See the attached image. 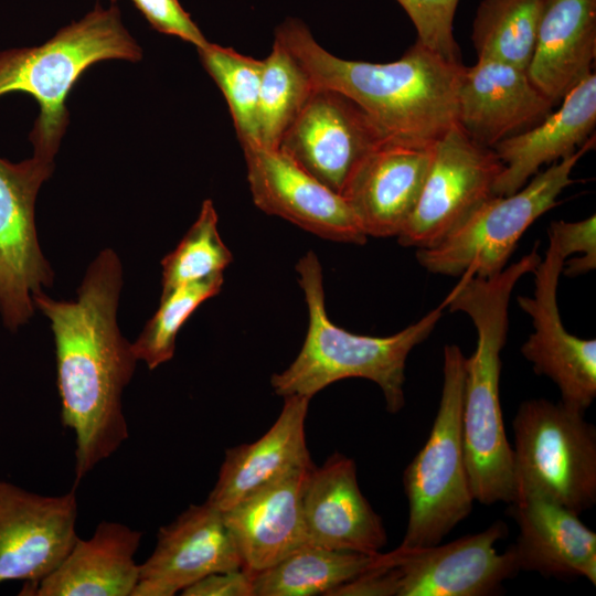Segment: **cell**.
<instances>
[{
	"mask_svg": "<svg viewBox=\"0 0 596 596\" xmlns=\"http://www.w3.org/2000/svg\"><path fill=\"white\" fill-rule=\"evenodd\" d=\"M315 85L294 55L275 39L270 53L263 60L258 99L259 143L278 148Z\"/></svg>",
	"mask_w": 596,
	"mask_h": 596,
	"instance_id": "28",
	"label": "cell"
},
{
	"mask_svg": "<svg viewBox=\"0 0 596 596\" xmlns=\"http://www.w3.org/2000/svg\"><path fill=\"white\" fill-rule=\"evenodd\" d=\"M131 1L157 31L178 36L192 43L196 49L209 44V41L178 0Z\"/></svg>",
	"mask_w": 596,
	"mask_h": 596,
	"instance_id": "34",
	"label": "cell"
},
{
	"mask_svg": "<svg viewBox=\"0 0 596 596\" xmlns=\"http://www.w3.org/2000/svg\"><path fill=\"white\" fill-rule=\"evenodd\" d=\"M302 512L310 544L374 554L387 543L381 517L360 490L354 460L340 453L310 469Z\"/></svg>",
	"mask_w": 596,
	"mask_h": 596,
	"instance_id": "19",
	"label": "cell"
},
{
	"mask_svg": "<svg viewBox=\"0 0 596 596\" xmlns=\"http://www.w3.org/2000/svg\"><path fill=\"white\" fill-rule=\"evenodd\" d=\"M533 249L489 276L464 275L444 305L472 320L477 345L466 358L461 430L465 460L475 500L490 505L517 497L513 448L504 429L500 403V353L508 332V309L519 279L536 267Z\"/></svg>",
	"mask_w": 596,
	"mask_h": 596,
	"instance_id": "3",
	"label": "cell"
},
{
	"mask_svg": "<svg viewBox=\"0 0 596 596\" xmlns=\"http://www.w3.org/2000/svg\"><path fill=\"white\" fill-rule=\"evenodd\" d=\"M113 1H116V0H113Z\"/></svg>",
	"mask_w": 596,
	"mask_h": 596,
	"instance_id": "36",
	"label": "cell"
},
{
	"mask_svg": "<svg viewBox=\"0 0 596 596\" xmlns=\"http://www.w3.org/2000/svg\"><path fill=\"white\" fill-rule=\"evenodd\" d=\"M595 146L590 136L570 156L538 172L510 195H493L437 245L417 249L432 274L489 277L500 273L530 225L557 204L578 160Z\"/></svg>",
	"mask_w": 596,
	"mask_h": 596,
	"instance_id": "7",
	"label": "cell"
},
{
	"mask_svg": "<svg viewBox=\"0 0 596 596\" xmlns=\"http://www.w3.org/2000/svg\"><path fill=\"white\" fill-rule=\"evenodd\" d=\"M296 269L308 309V329L297 358L286 370L272 375L270 385L275 393L283 397L311 398L334 382L360 377L380 386L387 412H400L405 405L407 356L430 334L443 317L445 305L394 334H356L338 327L328 317L318 256L312 251L307 252Z\"/></svg>",
	"mask_w": 596,
	"mask_h": 596,
	"instance_id": "4",
	"label": "cell"
},
{
	"mask_svg": "<svg viewBox=\"0 0 596 596\" xmlns=\"http://www.w3.org/2000/svg\"><path fill=\"white\" fill-rule=\"evenodd\" d=\"M417 31V40L451 60H461L453 23L459 0H396Z\"/></svg>",
	"mask_w": 596,
	"mask_h": 596,
	"instance_id": "32",
	"label": "cell"
},
{
	"mask_svg": "<svg viewBox=\"0 0 596 596\" xmlns=\"http://www.w3.org/2000/svg\"><path fill=\"white\" fill-rule=\"evenodd\" d=\"M75 488L43 496L0 480V584H34L66 557L76 534Z\"/></svg>",
	"mask_w": 596,
	"mask_h": 596,
	"instance_id": "15",
	"label": "cell"
},
{
	"mask_svg": "<svg viewBox=\"0 0 596 596\" xmlns=\"http://www.w3.org/2000/svg\"><path fill=\"white\" fill-rule=\"evenodd\" d=\"M366 554L306 543L275 565L253 573L255 596L327 595L381 564Z\"/></svg>",
	"mask_w": 596,
	"mask_h": 596,
	"instance_id": "26",
	"label": "cell"
},
{
	"mask_svg": "<svg viewBox=\"0 0 596 596\" xmlns=\"http://www.w3.org/2000/svg\"><path fill=\"white\" fill-rule=\"evenodd\" d=\"M555 105L525 70L487 57L466 66L458 92V125L477 143L498 142L544 119Z\"/></svg>",
	"mask_w": 596,
	"mask_h": 596,
	"instance_id": "18",
	"label": "cell"
},
{
	"mask_svg": "<svg viewBox=\"0 0 596 596\" xmlns=\"http://www.w3.org/2000/svg\"><path fill=\"white\" fill-rule=\"evenodd\" d=\"M53 169V160L34 153L19 163L0 158V315L12 332L33 317L32 296L54 281L34 216L38 192Z\"/></svg>",
	"mask_w": 596,
	"mask_h": 596,
	"instance_id": "9",
	"label": "cell"
},
{
	"mask_svg": "<svg viewBox=\"0 0 596 596\" xmlns=\"http://www.w3.org/2000/svg\"><path fill=\"white\" fill-rule=\"evenodd\" d=\"M255 205L321 238L363 245L360 228L344 198L321 183L279 148L242 146Z\"/></svg>",
	"mask_w": 596,
	"mask_h": 596,
	"instance_id": "14",
	"label": "cell"
},
{
	"mask_svg": "<svg viewBox=\"0 0 596 596\" xmlns=\"http://www.w3.org/2000/svg\"><path fill=\"white\" fill-rule=\"evenodd\" d=\"M465 372L461 349L445 345L438 411L425 445L403 473L408 521L402 546L439 544L472 510L461 430Z\"/></svg>",
	"mask_w": 596,
	"mask_h": 596,
	"instance_id": "6",
	"label": "cell"
},
{
	"mask_svg": "<svg viewBox=\"0 0 596 596\" xmlns=\"http://www.w3.org/2000/svg\"><path fill=\"white\" fill-rule=\"evenodd\" d=\"M213 202L202 203L195 222L161 260L162 291L223 274L233 256L221 238Z\"/></svg>",
	"mask_w": 596,
	"mask_h": 596,
	"instance_id": "31",
	"label": "cell"
},
{
	"mask_svg": "<svg viewBox=\"0 0 596 596\" xmlns=\"http://www.w3.org/2000/svg\"><path fill=\"white\" fill-rule=\"evenodd\" d=\"M509 505L519 526L512 547L520 571L596 584V533L578 514L531 489H519Z\"/></svg>",
	"mask_w": 596,
	"mask_h": 596,
	"instance_id": "20",
	"label": "cell"
},
{
	"mask_svg": "<svg viewBox=\"0 0 596 596\" xmlns=\"http://www.w3.org/2000/svg\"><path fill=\"white\" fill-rule=\"evenodd\" d=\"M503 169L493 149L473 141L454 125L434 145L419 199L396 236L404 247L430 248L493 196Z\"/></svg>",
	"mask_w": 596,
	"mask_h": 596,
	"instance_id": "10",
	"label": "cell"
},
{
	"mask_svg": "<svg viewBox=\"0 0 596 596\" xmlns=\"http://www.w3.org/2000/svg\"><path fill=\"white\" fill-rule=\"evenodd\" d=\"M184 596H255L253 572L242 567L212 573L182 593Z\"/></svg>",
	"mask_w": 596,
	"mask_h": 596,
	"instance_id": "35",
	"label": "cell"
},
{
	"mask_svg": "<svg viewBox=\"0 0 596 596\" xmlns=\"http://www.w3.org/2000/svg\"><path fill=\"white\" fill-rule=\"evenodd\" d=\"M544 3L545 0H482L471 35L478 57L499 60L526 71Z\"/></svg>",
	"mask_w": 596,
	"mask_h": 596,
	"instance_id": "27",
	"label": "cell"
},
{
	"mask_svg": "<svg viewBox=\"0 0 596 596\" xmlns=\"http://www.w3.org/2000/svg\"><path fill=\"white\" fill-rule=\"evenodd\" d=\"M564 262L565 257L549 238L544 258L532 272L533 296L517 298L533 324L521 353L536 374L556 384L564 405L585 412L596 397V340L570 333L562 322L556 295Z\"/></svg>",
	"mask_w": 596,
	"mask_h": 596,
	"instance_id": "12",
	"label": "cell"
},
{
	"mask_svg": "<svg viewBox=\"0 0 596 596\" xmlns=\"http://www.w3.org/2000/svg\"><path fill=\"white\" fill-rule=\"evenodd\" d=\"M313 466L285 472L223 512L244 568L263 571L308 543L302 496Z\"/></svg>",
	"mask_w": 596,
	"mask_h": 596,
	"instance_id": "21",
	"label": "cell"
},
{
	"mask_svg": "<svg viewBox=\"0 0 596 596\" xmlns=\"http://www.w3.org/2000/svg\"><path fill=\"white\" fill-rule=\"evenodd\" d=\"M121 288L120 258L104 248L88 265L75 300L44 291L32 296L54 337L62 423L75 437L76 485L129 435L121 400L138 360L117 321Z\"/></svg>",
	"mask_w": 596,
	"mask_h": 596,
	"instance_id": "1",
	"label": "cell"
},
{
	"mask_svg": "<svg viewBox=\"0 0 596 596\" xmlns=\"http://www.w3.org/2000/svg\"><path fill=\"white\" fill-rule=\"evenodd\" d=\"M434 146L383 142L354 169L341 195L366 236H397L423 190Z\"/></svg>",
	"mask_w": 596,
	"mask_h": 596,
	"instance_id": "17",
	"label": "cell"
},
{
	"mask_svg": "<svg viewBox=\"0 0 596 596\" xmlns=\"http://www.w3.org/2000/svg\"><path fill=\"white\" fill-rule=\"evenodd\" d=\"M585 412L532 398L513 419L519 489L535 490L576 514L596 502V428Z\"/></svg>",
	"mask_w": 596,
	"mask_h": 596,
	"instance_id": "8",
	"label": "cell"
},
{
	"mask_svg": "<svg viewBox=\"0 0 596 596\" xmlns=\"http://www.w3.org/2000/svg\"><path fill=\"white\" fill-rule=\"evenodd\" d=\"M140 57L118 9L96 6L43 45L0 52V96L22 92L34 97L40 115L30 140L34 155L53 160L68 124L65 100L83 72L99 61Z\"/></svg>",
	"mask_w": 596,
	"mask_h": 596,
	"instance_id": "5",
	"label": "cell"
},
{
	"mask_svg": "<svg viewBox=\"0 0 596 596\" xmlns=\"http://www.w3.org/2000/svg\"><path fill=\"white\" fill-rule=\"evenodd\" d=\"M223 281L220 274L161 292L157 311L131 343L137 360L149 370L170 361L180 329L202 302L221 291Z\"/></svg>",
	"mask_w": 596,
	"mask_h": 596,
	"instance_id": "30",
	"label": "cell"
},
{
	"mask_svg": "<svg viewBox=\"0 0 596 596\" xmlns=\"http://www.w3.org/2000/svg\"><path fill=\"white\" fill-rule=\"evenodd\" d=\"M242 567L223 512L207 501L191 504L160 528L153 552L139 565L132 596H173L212 573Z\"/></svg>",
	"mask_w": 596,
	"mask_h": 596,
	"instance_id": "16",
	"label": "cell"
},
{
	"mask_svg": "<svg viewBox=\"0 0 596 596\" xmlns=\"http://www.w3.org/2000/svg\"><path fill=\"white\" fill-rule=\"evenodd\" d=\"M596 0H545L526 73L554 105L592 72Z\"/></svg>",
	"mask_w": 596,
	"mask_h": 596,
	"instance_id": "25",
	"label": "cell"
},
{
	"mask_svg": "<svg viewBox=\"0 0 596 596\" xmlns=\"http://www.w3.org/2000/svg\"><path fill=\"white\" fill-rule=\"evenodd\" d=\"M198 52L204 68L225 97L241 145H260L258 99L263 60L211 42Z\"/></svg>",
	"mask_w": 596,
	"mask_h": 596,
	"instance_id": "29",
	"label": "cell"
},
{
	"mask_svg": "<svg viewBox=\"0 0 596 596\" xmlns=\"http://www.w3.org/2000/svg\"><path fill=\"white\" fill-rule=\"evenodd\" d=\"M284 398L279 416L259 439L225 451L217 480L206 500L220 511H227L285 472L312 465L305 432L310 398L300 395Z\"/></svg>",
	"mask_w": 596,
	"mask_h": 596,
	"instance_id": "24",
	"label": "cell"
},
{
	"mask_svg": "<svg viewBox=\"0 0 596 596\" xmlns=\"http://www.w3.org/2000/svg\"><path fill=\"white\" fill-rule=\"evenodd\" d=\"M383 142L384 136L354 102L315 86L278 148L341 194L359 163Z\"/></svg>",
	"mask_w": 596,
	"mask_h": 596,
	"instance_id": "13",
	"label": "cell"
},
{
	"mask_svg": "<svg viewBox=\"0 0 596 596\" xmlns=\"http://www.w3.org/2000/svg\"><path fill=\"white\" fill-rule=\"evenodd\" d=\"M549 238L556 244L561 254L565 257L562 274L573 277L595 269V214L577 222H552Z\"/></svg>",
	"mask_w": 596,
	"mask_h": 596,
	"instance_id": "33",
	"label": "cell"
},
{
	"mask_svg": "<svg viewBox=\"0 0 596 596\" xmlns=\"http://www.w3.org/2000/svg\"><path fill=\"white\" fill-rule=\"evenodd\" d=\"M141 535L123 523L102 521L89 539H77L56 570L38 583L24 584L20 595L132 596Z\"/></svg>",
	"mask_w": 596,
	"mask_h": 596,
	"instance_id": "23",
	"label": "cell"
},
{
	"mask_svg": "<svg viewBox=\"0 0 596 596\" xmlns=\"http://www.w3.org/2000/svg\"><path fill=\"white\" fill-rule=\"evenodd\" d=\"M508 533L504 522L449 543L426 547L400 545L392 553L397 577L396 596H487L519 571L510 545L498 553L497 543Z\"/></svg>",
	"mask_w": 596,
	"mask_h": 596,
	"instance_id": "11",
	"label": "cell"
},
{
	"mask_svg": "<svg viewBox=\"0 0 596 596\" xmlns=\"http://www.w3.org/2000/svg\"><path fill=\"white\" fill-rule=\"evenodd\" d=\"M535 126L498 142L492 149L503 169L493 185L494 195L520 190L543 164L556 162L577 150L596 125V75L578 83Z\"/></svg>",
	"mask_w": 596,
	"mask_h": 596,
	"instance_id": "22",
	"label": "cell"
},
{
	"mask_svg": "<svg viewBox=\"0 0 596 596\" xmlns=\"http://www.w3.org/2000/svg\"><path fill=\"white\" fill-rule=\"evenodd\" d=\"M315 86L354 102L386 141L432 147L458 124V92L466 70L416 42L398 60L371 63L338 57L322 47L308 26L289 18L275 31Z\"/></svg>",
	"mask_w": 596,
	"mask_h": 596,
	"instance_id": "2",
	"label": "cell"
}]
</instances>
